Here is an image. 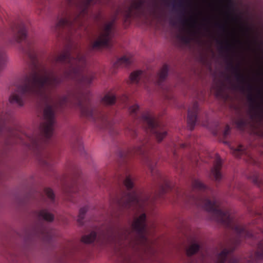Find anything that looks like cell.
Masks as SVG:
<instances>
[{
    "label": "cell",
    "mask_w": 263,
    "mask_h": 263,
    "mask_svg": "<svg viewBox=\"0 0 263 263\" xmlns=\"http://www.w3.org/2000/svg\"><path fill=\"white\" fill-rule=\"evenodd\" d=\"M53 125L54 124H51L48 122L42 124L41 131L42 134L46 138H50L52 137L54 132Z\"/></svg>",
    "instance_id": "5b68a950"
},
{
    "label": "cell",
    "mask_w": 263,
    "mask_h": 263,
    "mask_svg": "<svg viewBox=\"0 0 263 263\" xmlns=\"http://www.w3.org/2000/svg\"><path fill=\"white\" fill-rule=\"evenodd\" d=\"M89 207L85 206L80 208L78 213V219L77 220V226L79 227L83 226L85 223V218L87 212L89 211Z\"/></svg>",
    "instance_id": "277c9868"
},
{
    "label": "cell",
    "mask_w": 263,
    "mask_h": 263,
    "mask_svg": "<svg viewBox=\"0 0 263 263\" xmlns=\"http://www.w3.org/2000/svg\"><path fill=\"white\" fill-rule=\"evenodd\" d=\"M44 191L45 194L46 195V196L48 198L50 199L52 201H55V193H54L52 189L49 188V187L45 188L44 189Z\"/></svg>",
    "instance_id": "4fadbf2b"
},
{
    "label": "cell",
    "mask_w": 263,
    "mask_h": 263,
    "mask_svg": "<svg viewBox=\"0 0 263 263\" xmlns=\"http://www.w3.org/2000/svg\"><path fill=\"white\" fill-rule=\"evenodd\" d=\"M198 111V103L197 101H193L189 109L187 116V124L190 131L194 130L196 122Z\"/></svg>",
    "instance_id": "6da1fadb"
},
{
    "label": "cell",
    "mask_w": 263,
    "mask_h": 263,
    "mask_svg": "<svg viewBox=\"0 0 263 263\" xmlns=\"http://www.w3.org/2000/svg\"><path fill=\"white\" fill-rule=\"evenodd\" d=\"M167 135V132H163V133H159V134H158L157 135V136H156V139H157V142H158V143H161V142H162L163 140L165 139V138L166 137Z\"/></svg>",
    "instance_id": "2e32d148"
},
{
    "label": "cell",
    "mask_w": 263,
    "mask_h": 263,
    "mask_svg": "<svg viewBox=\"0 0 263 263\" xmlns=\"http://www.w3.org/2000/svg\"><path fill=\"white\" fill-rule=\"evenodd\" d=\"M227 256V253L225 252H223L221 254L219 255V260L217 262L219 263H222V262H224L226 257Z\"/></svg>",
    "instance_id": "d6986e66"
},
{
    "label": "cell",
    "mask_w": 263,
    "mask_h": 263,
    "mask_svg": "<svg viewBox=\"0 0 263 263\" xmlns=\"http://www.w3.org/2000/svg\"><path fill=\"white\" fill-rule=\"evenodd\" d=\"M222 168V159L219 155H216V156H215V162H214V173L215 177L217 181L219 180L222 177V174H221Z\"/></svg>",
    "instance_id": "3957f363"
},
{
    "label": "cell",
    "mask_w": 263,
    "mask_h": 263,
    "mask_svg": "<svg viewBox=\"0 0 263 263\" xmlns=\"http://www.w3.org/2000/svg\"><path fill=\"white\" fill-rule=\"evenodd\" d=\"M44 116L48 123L54 124L55 121V115L54 111L51 106L45 107L44 111Z\"/></svg>",
    "instance_id": "52a82bcc"
},
{
    "label": "cell",
    "mask_w": 263,
    "mask_h": 263,
    "mask_svg": "<svg viewBox=\"0 0 263 263\" xmlns=\"http://www.w3.org/2000/svg\"><path fill=\"white\" fill-rule=\"evenodd\" d=\"M145 222H146L145 214H141L133 223V225H132L133 229L136 231H142L145 227Z\"/></svg>",
    "instance_id": "7a4b0ae2"
},
{
    "label": "cell",
    "mask_w": 263,
    "mask_h": 263,
    "mask_svg": "<svg viewBox=\"0 0 263 263\" xmlns=\"http://www.w3.org/2000/svg\"><path fill=\"white\" fill-rule=\"evenodd\" d=\"M124 184L128 190H131L134 187V184L130 177L129 176L127 177L126 179H124Z\"/></svg>",
    "instance_id": "5bb4252c"
},
{
    "label": "cell",
    "mask_w": 263,
    "mask_h": 263,
    "mask_svg": "<svg viewBox=\"0 0 263 263\" xmlns=\"http://www.w3.org/2000/svg\"><path fill=\"white\" fill-rule=\"evenodd\" d=\"M96 232L92 231L89 235L82 236L80 239V241L83 243L86 244H91L94 243L96 239Z\"/></svg>",
    "instance_id": "ba28073f"
},
{
    "label": "cell",
    "mask_w": 263,
    "mask_h": 263,
    "mask_svg": "<svg viewBox=\"0 0 263 263\" xmlns=\"http://www.w3.org/2000/svg\"><path fill=\"white\" fill-rule=\"evenodd\" d=\"M193 187L196 189H203L206 188V186L203 185L202 182L199 181H195L193 184Z\"/></svg>",
    "instance_id": "e0dca14e"
},
{
    "label": "cell",
    "mask_w": 263,
    "mask_h": 263,
    "mask_svg": "<svg viewBox=\"0 0 263 263\" xmlns=\"http://www.w3.org/2000/svg\"><path fill=\"white\" fill-rule=\"evenodd\" d=\"M199 245L197 244H194L189 247L186 251L187 256L189 257H192L195 254H196L199 250Z\"/></svg>",
    "instance_id": "9c48e42d"
},
{
    "label": "cell",
    "mask_w": 263,
    "mask_h": 263,
    "mask_svg": "<svg viewBox=\"0 0 263 263\" xmlns=\"http://www.w3.org/2000/svg\"><path fill=\"white\" fill-rule=\"evenodd\" d=\"M41 216L43 218L46 222H52L54 220V215L52 213L47 211H42L39 213Z\"/></svg>",
    "instance_id": "8fae6325"
},
{
    "label": "cell",
    "mask_w": 263,
    "mask_h": 263,
    "mask_svg": "<svg viewBox=\"0 0 263 263\" xmlns=\"http://www.w3.org/2000/svg\"><path fill=\"white\" fill-rule=\"evenodd\" d=\"M142 73V70H135L134 72H132L129 76V78L130 79L133 80L136 79L138 77H139L141 73Z\"/></svg>",
    "instance_id": "9a60e30c"
},
{
    "label": "cell",
    "mask_w": 263,
    "mask_h": 263,
    "mask_svg": "<svg viewBox=\"0 0 263 263\" xmlns=\"http://www.w3.org/2000/svg\"><path fill=\"white\" fill-rule=\"evenodd\" d=\"M103 102L107 106H112L116 102V98L114 95H107L102 100Z\"/></svg>",
    "instance_id": "30bf717a"
},
{
    "label": "cell",
    "mask_w": 263,
    "mask_h": 263,
    "mask_svg": "<svg viewBox=\"0 0 263 263\" xmlns=\"http://www.w3.org/2000/svg\"><path fill=\"white\" fill-rule=\"evenodd\" d=\"M168 73V66L165 64L162 66L161 69L159 70V73L158 74L157 78L158 84H160L164 82V81L167 77Z\"/></svg>",
    "instance_id": "8992f818"
},
{
    "label": "cell",
    "mask_w": 263,
    "mask_h": 263,
    "mask_svg": "<svg viewBox=\"0 0 263 263\" xmlns=\"http://www.w3.org/2000/svg\"><path fill=\"white\" fill-rule=\"evenodd\" d=\"M9 102L11 103L15 101L20 106H23L24 105L23 100L20 98V96L16 94H12V95H10L9 98Z\"/></svg>",
    "instance_id": "7c38bea8"
},
{
    "label": "cell",
    "mask_w": 263,
    "mask_h": 263,
    "mask_svg": "<svg viewBox=\"0 0 263 263\" xmlns=\"http://www.w3.org/2000/svg\"><path fill=\"white\" fill-rule=\"evenodd\" d=\"M139 108V106L137 104L134 105V106H132L129 109V112L131 114L135 113V112H137Z\"/></svg>",
    "instance_id": "ac0fdd59"
}]
</instances>
